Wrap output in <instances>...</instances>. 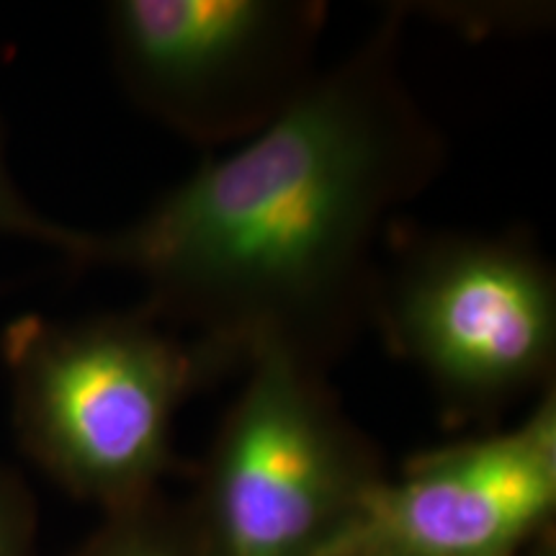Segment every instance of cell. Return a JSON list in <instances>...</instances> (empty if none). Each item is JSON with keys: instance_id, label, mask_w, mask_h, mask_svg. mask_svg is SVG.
Segmentation results:
<instances>
[{"instance_id": "1", "label": "cell", "mask_w": 556, "mask_h": 556, "mask_svg": "<svg viewBox=\"0 0 556 556\" xmlns=\"http://www.w3.org/2000/svg\"><path fill=\"white\" fill-rule=\"evenodd\" d=\"M446 165L402 75V13L274 124L206 157L142 214L88 232L78 266L119 270L142 304L227 374L283 358L330 374L371 328L381 238Z\"/></svg>"}, {"instance_id": "2", "label": "cell", "mask_w": 556, "mask_h": 556, "mask_svg": "<svg viewBox=\"0 0 556 556\" xmlns=\"http://www.w3.org/2000/svg\"><path fill=\"white\" fill-rule=\"evenodd\" d=\"M18 446L103 516L155 497L178 467L180 407L227 371L148 309L21 315L0 338Z\"/></svg>"}, {"instance_id": "3", "label": "cell", "mask_w": 556, "mask_h": 556, "mask_svg": "<svg viewBox=\"0 0 556 556\" xmlns=\"http://www.w3.org/2000/svg\"><path fill=\"white\" fill-rule=\"evenodd\" d=\"M387 477L328 374L261 358L222 417L186 500L204 556H330Z\"/></svg>"}, {"instance_id": "4", "label": "cell", "mask_w": 556, "mask_h": 556, "mask_svg": "<svg viewBox=\"0 0 556 556\" xmlns=\"http://www.w3.org/2000/svg\"><path fill=\"white\" fill-rule=\"evenodd\" d=\"M374 328L451 422H492L556 374V274L526 238L417 235L381 268Z\"/></svg>"}, {"instance_id": "5", "label": "cell", "mask_w": 556, "mask_h": 556, "mask_svg": "<svg viewBox=\"0 0 556 556\" xmlns=\"http://www.w3.org/2000/svg\"><path fill=\"white\" fill-rule=\"evenodd\" d=\"M319 0H114L106 39L129 101L204 150L238 148L319 73Z\"/></svg>"}, {"instance_id": "6", "label": "cell", "mask_w": 556, "mask_h": 556, "mask_svg": "<svg viewBox=\"0 0 556 556\" xmlns=\"http://www.w3.org/2000/svg\"><path fill=\"white\" fill-rule=\"evenodd\" d=\"M554 513L556 387L518 426L422 451L374 484L330 556H520Z\"/></svg>"}, {"instance_id": "7", "label": "cell", "mask_w": 556, "mask_h": 556, "mask_svg": "<svg viewBox=\"0 0 556 556\" xmlns=\"http://www.w3.org/2000/svg\"><path fill=\"white\" fill-rule=\"evenodd\" d=\"M70 556H204L189 505L163 492L103 516V523Z\"/></svg>"}, {"instance_id": "8", "label": "cell", "mask_w": 556, "mask_h": 556, "mask_svg": "<svg viewBox=\"0 0 556 556\" xmlns=\"http://www.w3.org/2000/svg\"><path fill=\"white\" fill-rule=\"evenodd\" d=\"M0 238H16L58 250L73 263L80 261L83 250L88 245L86 229H75L50 219L18 189L9 165V152H5L3 124H0Z\"/></svg>"}, {"instance_id": "9", "label": "cell", "mask_w": 556, "mask_h": 556, "mask_svg": "<svg viewBox=\"0 0 556 556\" xmlns=\"http://www.w3.org/2000/svg\"><path fill=\"white\" fill-rule=\"evenodd\" d=\"M0 556L37 554V503L16 471L0 464Z\"/></svg>"}, {"instance_id": "10", "label": "cell", "mask_w": 556, "mask_h": 556, "mask_svg": "<svg viewBox=\"0 0 556 556\" xmlns=\"http://www.w3.org/2000/svg\"><path fill=\"white\" fill-rule=\"evenodd\" d=\"M520 556H556V531L554 528H548V531L541 533L536 541H531Z\"/></svg>"}, {"instance_id": "11", "label": "cell", "mask_w": 556, "mask_h": 556, "mask_svg": "<svg viewBox=\"0 0 556 556\" xmlns=\"http://www.w3.org/2000/svg\"><path fill=\"white\" fill-rule=\"evenodd\" d=\"M353 556H394V554H381V552H366V554H353Z\"/></svg>"}]
</instances>
